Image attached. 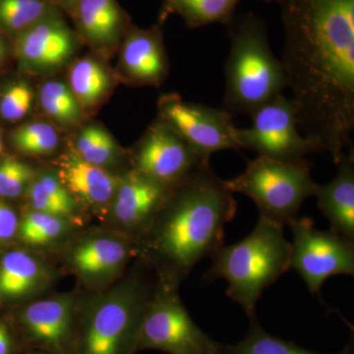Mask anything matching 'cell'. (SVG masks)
I'll return each instance as SVG.
<instances>
[{
    "mask_svg": "<svg viewBox=\"0 0 354 354\" xmlns=\"http://www.w3.org/2000/svg\"><path fill=\"white\" fill-rule=\"evenodd\" d=\"M58 179L70 194L76 195L93 205L111 201L118 184V179L104 167L88 164L74 152L60 158Z\"/></svg>",
    "mask_w": 354,
    "mask_h": 354,
    "instance_id": "e0dca14e",
    "label": "cell"
},
{
    "mask_svg": "<svg viewBox=\"0 0 354 354\" xmlns=\"http://www.w3.org/2000/svg\"><path fill=\"white\" fill-rule=\"evenodd\" d=\"M290 268L304 279L312 295H319L326 279L354 274V242L333 230L320 232L310 218H298L290 225Z\"/></svg>",
    "mask_w": 354,
    "mask_h": 354,
    "instance_id": "ba28073f",
    "label": "cell"
},
{
    "mask_svg": "<svg viewBox=\"0 0 354 354\" xmlns=\"http://www.w3.org/2000/svg\"><path fill=\"white\" fill-rule=\"evenodd\" d=\"M199 156L165 120L158 118L140 140L133 155L134 171L172 189L196 171Z\"/></svg>",
    "mask_w": 354,
    "mask_h": 354,
    "instance_id": "8fae6325",
    "label": "cell"
},
{
    "mask_svg": "<svg viewBox=\"0 0 354 354\" xmlns=\"http://www.w3.org/2000/svg\"><path fill=\"white\" fill-rule=\"evenodd\" d=\"M147 305L137 346L171 354H218L220 342L205 334L191 319L176 288L162 286Z\"/></svg>",
    "mask_w": 354,
    "mask_h": 354,
    "instance_id": "8992f818",
    "label": "cell"
},
{
    "mask_svg": "<svg viewBox=\"0 0 354 354\" xmlns=\"http://www.w3.org/2000/svg\"><path fill=\"white\" fill-rule=\"evenodd\" d=\"M237 203L209 160L172 188L153 216L148 249L162 267L165 286L176 288L205 258L223 245L225 225Z\"/></svg>",
    "mask_w": 354,
    "mask_h": 354,
    "instance_id": "7a4b0ae2",
    "label": "cell"
},
{
    "mask_svg": "<svg viewBox=\"0 0 354 354\" xmlns=\"http://www.w3.org/2000/svg\"><path fill=\"white\" fill-rule=\"evenodd\" d=\"M19 227L15 212L0 200V243L11 241Z\"/></svg>",
    "mask_w": 354,
    "mask_h": 354,
    "instance_id": "1f68e13d",
    "label": "cell"
},
{
    "mask_svg": "<svg viewBox=\"0 0 354 354\" xmlns=\"http://www.w3.org/2000/svg\"><path fill=\"white\" fill-rule=\"evenodd\" d=\"M11 351V341L6 330L0 325V354H9Z\"/></svg>",
    "mask_w": 354,
    "mask_h": 354,
    "instance_id": "836d02e7",
    "label": "cell"
},
{
    "mask_svg": "<svg viewBox=\"0 0 354 354\" xmlns=\"http://www.w3.org/2000/svg\"><path fill=\"white\" fill-rule=\"evenodd\" d=\"M71 17L79 39L104 55L118 48L130 28L118 0H80Z\"/></svg>",
    "mask_w": 354,
    "mask_h": 354,
    "instance_id": "5bb4252c",
    "label": "cell"
},
{
    "mask_svg": "<svg viewBox=\"0 0 354 354\" xmlns=\"http://www.w3.org/2000/svg\"><path fill=\"white\" fill-rule=\"evenodd\" d=\"M308 160H283L258 156L247 162L241 176L225 181L232 193L250 197L259 211L260 218L285 227L299 218L307 198L314 196L317 188L311 177Z\"/></svg>",
    "mask_w": 354,
    "mask_h": 354,
    "instance_id": "5b68a950",
    "label": "cell"
},
{
    "mask_svg": "<svg viewBox=\"0 0 354 354\" xmlns=\"http://www.w3.org/2000/svg\"><path fill=\"white\" fill-rule=\"evenodd\" d=\"M250 118V127L235 129L239 149H248L261 157L283 162H295L308 153H318L315 145L300 135L297 108L283 93L266 102Z\"/></svg>",
    "mask_w": 354,
    "mask_h": 354,
    "instance_id": "52a82bcc",
    "label": "cell"
},
{
    "mask_svg": "<svg viewBox=\"0 0 354 354\" xmlns=\"http://www.w3.org/2000/svg\"><path fill=\"white\" fill-rule=\"evenodd\" d=\"M337 176L325 185H317L318 208L329 221L330 230L354 242V153H344Z\"/></svg>",
    "mask_w": 354,
    "mask_h": 354,
    "instance_id": "2e32d148",
    "label": "cell"
},
{
    "mask_svg": "<svg viewBox=\"0 0 354 354\" xmlns=\"http://www.w3.org/2000/svg\"><path fill=\"white\" fill-rule=\"evenodd\" d=\"M6 57V46L4 44L3 39L0 37V65L4 62Z\"/></svg>",
    "mask_w": 354,
    "mask_h": 354,
    "instance_id": "e575fe53",
    "label": "cell"
},
{
    "mask_svg": "<svg viewBox=\"0 0 354 354\" xmlns=\"http://www.w3.org/2000/svg\"><path fill=\"white\" fill-rule=\"evenodd\" d=\"M39 278V267L29 254L15 250L0 261V297L13 298L29 292Z\"/></svg>",
    "mask_w": 354,
    "mask_h": 354,
    "instance_id": "cb8c5ba5",
    "label": "cell"
},
{
    "mask_svg": "<svg viewBox=\"0 0 354 354\" xmlns=\"http://www.w3.org/2000/svg\"><path fill=\"white\" fill-rule=\"evenodd\" d=\"M21 239L31 245H43L55 241L64 232L62 216L50 215L43 212L32 211L26 214L18 228Z\"/></svg>",
    "mask_w": 354,
    "mask_h": 354,
    "instance_id": "f1b7e54d",
    "label": "cell"
},
{
    "mask_svg": "<svg viewBox=\"0 0 354 354\" xmlns=\"http://www.w3.org/2000/svg\"><path fill=\"white\" fill-rule=\"evenodd\" d=\"M38 102L44 113L57 127L72 128L83 120L82 106L68 84L62 81L48 80L41 85Z\"/></svg>",
    "mask_w": 354,
    "mask_h": 354,
    "instance_id": "603a6c76",
    "label": "cell"
},
{
    "mask_svg": "<svg viewBox=\"0 0 354 354\" xmlns=\"http://www.w3.org/2000/svg\"><path fill=\"white\" fill-rule=\"evenodd\" d=\"M4 150V144H3V137H2V132L0 130V155H1L2 152Z\"/></svg>",
    "mask_w": 354,
    "mask_h": 354,
    "instance_id": "d590c367",
    "label": "cell"
},
{
    "mask_svg": "<svg viewBox=\"0 0 354 354\" xmlns=\"http://www.w3.org/2000/svg\"><path fill=\"white\" fill-rule=\"evenodd\" d=\"M249 321V329L243 339L234 344H221L218 354H324L270 335L258 322L257 317ZM335 354H354L353 339L342 351Z\"/></svg>",
    "mask_w": 354,
    "mask_h": 354,
    "instance_id": "44dd1931",
    "label": "cell"
},
{
    "mask_svg": "<svg viewBox=\"0 0 354 354\" xmlns=\"http://www.w3.org/2000/svg\"><path fill=\"white\" fill-rule=\"evenodd\" d=\"M225 26L230 50L225 65L223 109L234 116L250 118L288 87L285 70L270 48L267 25L257 15H234Z\"/></svg>",
    "mask_w": 354,
    "mask_h": 354,
    "instance_id": "3957f363",
    "label": "cell"
},
{
    "mask_svg": "<svg viewBox=\"0 0 354 354\" xmlns=\"http://www.w3.org/2000/svg\"><path fill=\"white\" fill-rule=\"evenodd\" d=\"M120 66L128 82L137 86H160L169 75V60L162 34L130 26L121 41Z\"/></svg>",
    "mask_w": 354,
    "mask_h": 354,
    "instance_id": "4fadbf2b",
    "label": "cell"
},
{
    "mask_svg": "<svg viewBox=\"0 0 354 354\" xmlns=\"http://www.w3.org/2000/svg\"><path fill=\"white\" fill-rule=\"evenodd\" d=\"M150 299L137 279H130L104 298L95 306L86 328L85 354H120L128 339L136 344Z\"/></svg>",
    "mask_w": 354,
    "mask_h": 354,
    "instance_id": "9c48e42d",
    "label": "cell"
},
{
    "mask_svg": "<svg viewBox=\"0 0 354 354\" xmlns=\"http://www.w3.org/2000/svg\"><path fill=\"white\" fill-rule=\"evenodd\" d=\"M53 6L59 9H64L70 16L73 13L74 9L80 0H50Z\"/></svg>",
    "mask_w": 354,
    "mask_h": 354,
    "instance_id": "d6a6232c",
    "label": "cell"
},
{
    "mask_svg": "<svg viewBox=\"0 0 354 354\" xmlns=\"http://www.w3.org/2000/svg\"><path fill=\"white\" fill-rule=\"evenodd\" d=\"M171 191L133 169L118 180L114 216L124 227H145L153 221Z\"/></svg>",
    "mask_w": 354,
    "mask_h": 354,
    "instance_id": "9a60e30c",
    "label": "cell"
},
{
    "mask_svg": "<svg viewBox=\"0 0 354 354\" xmlns=\"http://www.w3.org/2000/svg\"><path fill=\"white\" fill-rule=\"evenodd\" d=\"M128 252V247L123 242L95 239L76 249L73 262L83 274L99 276L120 268L127 260Z\"/></svg>",
    "mask_w": 354,
    "mask_h": 354,
    "instance_id": "7402d4cb",
    "label": "cell"
},
{
    "mask_svg": "<svg viewBox=\"0 0 354 354\" xmlns=\"http://www.w3.org/2000/svg\"><path fill=\"white\" fill-rule=\"evenodd\" d=\"M291 244L283 227L259 218L243 241L223 245L213 256L203 281L225 279L227 295L241 305L247 317H256V305L263 291L290 269Z\"/></svg>",
    "mask_w": 354,
    "mask_h": 354,
    "instance_id": "277c9868",
    "label": "cell"
},
{
    "mask_svg": "<svg viewBox=\"0 0 354 354\" xmlns=\"http://www.w3.org/2000/svg\"><path fill=\"white\" fill-rule=\"evenodd\" d=\"M59 12L50 0H0V32L14 39L44 18Z\"/></svg>",
    "mask_w": 354,
    "mask_h": 354,
    "instance_id": "d4e9b609",
    "label": "cell"
},
{
    "mask_svg": "<svg viewBox=\"0 0 354 354\" xmlns=\"http://www.w3.org/2000/svg\"><path fill=\"white\" fill-rule=\"evenodd\" d=\"M73 152L88 164L104 167L115 158L118 149L104 128L90 125L79 132Z\"/></svg>",
    "mask_w": 354,
    "mask_h": 354,
    "instance_id": "83f0119b",
    "label": "cell"
},
{
    "mask_svg": "<svg viewBox=\"0 0 354 354\" xmlns=\"http://www.w3.org/2000/svg\"><path fill=\"white\" fill-rule=\"evenodd\" d=\"M11 142L21 153L43 156L55 152L59 145L60 138L53 123L31 121L14 130Z\"/></svg>",
    "mask_w": 354,
    "mask_h": 354,
    "instance_id": "4316f807",
    "label": "cell"
},
{
    "mask_svg": "<svg viewBox=\"0 0 354 354\" xmlns=\"http://www.w3.org/2000/svg\"><path fill=\"white\" fill-rule=\"evenodd\" d=\"M72 304L68 298H53L30 304L23 313L26 327L35 337L50 346L66 339L71 322Z\"/></svg>",
    "mask_w": 354,
    "mask_h": 354,
    "instance_id": "ac0fdd59",
    "label": "cell"
},
{
    "mask_svg": "<svg viewBox=\"0 0 354 354\" xmlns=\"http://www.w3.org/2000/svg\"><path fill=\"white\" fill-rule=\"evenodd\" d=\"M35 171L26 162L7 157L0 160V197L17 198L27 191Z\"/></svg>",
    "mask_w": 354,
    "mask_h": 354,
    "instance_id": "4dcf8cb0",
    "label": "cell"
},
{
    "mask_svg": "<svg viewBox=\"0 0 354 354\" xmlns=\"http://www.w3.org/2000/svg\"><path fill=\"white\" fill-rule=\"evenodd\" d=\"M241 0H164L160 21L176 13L189 29L221 23L225 25L235 15Z\"/></svg>",
    "mask_w": 354,
    "mask_h": 354,
    "instance_id": "d6986e66",
    "label": "cell"
},
{
    "mask_svg": "<svg viewBox=\"0 0 354 354\" xmlns=\"http://www.w3.org/2000/svg\"><path fill=\"white\" fill-rule=\"evenodd\" d=\"M266 1H268V2H272V0H266Z\"/></svg>",
    "mask_w": 354,
    "mask_h": 354,
    "instance_id": "8d00e7d4",
    "label": "cell"
},
{
    "mask_svg": "<svg viewBox=\"0 0 354 354\" xmlns=\"http://www.w3.org/2000/svg\"><path fill=\"white\" fill-rule=\"evenodd\" d=\"M36 94L26 81L9 83L0 92V116L8 122L24 120L31 113Z\"/></svg>",
    "mask_w": 354,
    "mask_h": 354,
    "instance_id": "f546056e",
    "label": "cell"
},
{
    "mask_svg": "<svg viewBox=\"0 0 354 354\" xmlns=\"http://www.w3.org/2000/svg\"><path fill=\"white\" fill-rule=\"evenodd\" d=\"M26 193L35 211L57 216H68L73 211L72 195L59 179L50 174L34 178Z\"/></svg>",
    "mask_w": 354,
    "mask_h": 354,
    "instance_id": "484cf974",
    "label": "cell"
},
{
    "mask_svg": "<svg viewBox=\"0 0 354 354\" xmlns=\"http://www.w3.org/2000/svg\"><path fill=\"white\" fill-rule=\"evenodd\" d=\"M21 71L46 75L62 69L78 50L79 37L57 12L44 18L13 39Z\"/></svg>",
    "mask_w": 354,
    "mask_h": 354,
    "instance_id": "7c38bea8",
    "label": "cell"
},
{
    "mask_svg": "<svg viewBox=\"0 0 354 354\" xmlns=\"http://www.w3.org/2000/svg\"><path fill=\"white\" fill-rule=\"evenodd\" d=\"M158 118L165 120L202 160L214 153L239 150L235 140L234 115L225 109L185 102L176 94L162 95Z\"/></svg>",
    "mask_w": 354,
    "mask_h": 354,
    "instance_id": "30bf717a",
    "label": "cell"
},
{
    "mask_svg": "<svg viewBox=\"0 0 354 354\" xmlns=\"http://www.w3.org/2000/svg\"><path fill=\"white\" fill-rule=\"evenodd\" d=\"M298 129L335 165L353 150L354 0H272Z\"/></svg>",
    "mask_w": 354,
    "mask_h": 354,
    "instance_id": "6da1fadb",
    "label": "cell"
},
{
    "mask_svg": "<svg viewBox=\"0 0 354 354\" xmlns=\"http://www.w3.org/2000/svg\"><path fill=\"white\" fill-rule=\"evenodd\" d=\"M67 84L82 109H90L109 94L111 77L101 62L93 57H84L70 67Z\"/></svg>",
    "mask_w": 354,
    "mask_h": 354,
    "instance_id": "ffe728a7",
    "label": "cell"
}]
</instances>
